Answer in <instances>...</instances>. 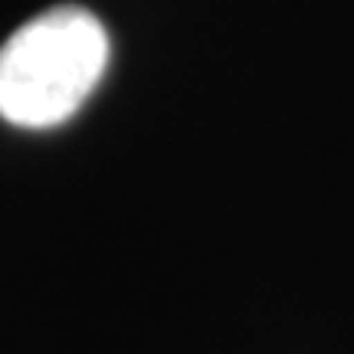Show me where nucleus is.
Segmentation results:
<instances>
[{"mask_svg":"<svg viewBox=\"0 0 354 354\" xmlns=\"http://www.w3.org/2000/svg\"><path fill=\"white\" fill-rule=\"evenodd\" d=\"M109 66V33L82 7H53L0 46V118L56 128L82 109Z\"/></svg>","mask_w":354,"mask_h":354,"instance_id":"f257e3e1","label":"nucleus"}]
</instances>
